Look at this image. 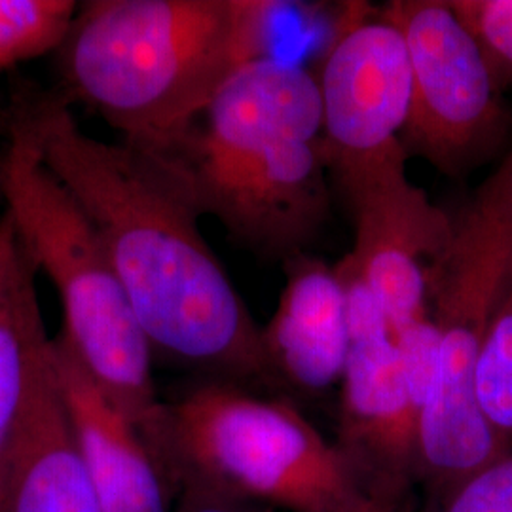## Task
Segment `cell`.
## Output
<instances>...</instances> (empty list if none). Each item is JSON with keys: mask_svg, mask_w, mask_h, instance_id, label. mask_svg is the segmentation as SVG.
Segmentation results:
<instances>
[{"mask_svg": "<svg viewBox=\"0 0 512 512\" xmlns=\"http://www.w3.org/2000/svg\"><path fill=\"white\" fill-rule=\"evenodd\" d=\"M272 0H92L57 50L59 93L124 143L169 154L222 86L266 57Z\"/></svg>", "mask_w": 512, "mask_h": 512, "instance_id": "cell-2", "label": "cell"}, {"mask_svg": "<svg viewBox=\"0 0 512 512\" xmlns=\"http://www.w3.org/2000/svg\"><path fill=\"white\" fill-rule=\"evenodd\" d=\"M0 512H103L55 378L52 355L4 461Z\"/></svg>", "mask_w": 512, "mask_h": 512, "instance_id": "cell-13", "label": "cell"}, {"mask_svg": "<svg viewBox=\"0 0 512 512\" xmlns=\"http://www.w3.org/2000/svg\"><path fill=\"white\" fill-rule=\"evenodd\" d=\"M484 55L501 92L512 88V0H448Z\"/></svg>", "mask_w": 512, "mask_h": 512, "instance_id": "cell-17", "label": "cell"}, {"mask_svg": "<svg viewBox=\"0 0 512 512\" xmlns=\"http://www.w3.org/2000/svg\"><path fill=\"white\" fill-rule=\"evenodd\" d=\"M285 262V287L262 329L272 380L306 395L340 387L349 353L344 293L334 266L300 253Z\"/></svg>", "mask_w": 512, "mask_h": 512, "instance_id": "cell-12", "label": "cell"}, {"mask_svg": "<svg viewBox=\"0 0 512 512\" xmlns=\"http://www.w3.org/2000/svg\"><path fill=\"white\" fill-rule=\"evenodd\" d=\"M156 456L177 486L289 512H344L366 486L338 444L291 404L205 382L162 404Z\"/></svg>", "mask_w": 512, "mask_h": 512, "instance_id": "cell-5", "label": "cell"}, {"mask_svg": "<svg viewBox=\"0 0 512 512\" xmlns=\"http://www.w3.org/2000/svg\"><path fill=\"white\" fill-rule=\"evenodd\" d=\"M38 270L10 215L0 217V478L19 421L48 365L50 344L37 293Z\"/></svg>", "mask_w": 512, "mask_h": 512, "instance_id": "cell-14", "label": "cell"}, {"mask_svg": "<svg viewBox=\"0 0 512 512\" xmlns=\"http://www.w3.org/2000/svg\"><path fill=\"white\" fill-rule=\"evenodd\" d=\"M171 512H274V509L200 484L183 482L177 486Z\"/></svg>", "mask_w": 512, "mask_h": 512, "instance_id": "cell-20", "label": "cell"}, {"mask_svg": "<svg viewBox=\"0 0 512 512\" xmlns=\"http://www.w3.org/2000/svg\"><path fill=\"white\" fill-rule=\"evenodd\" d=\"M334 272L338 275L344 293L349 344L378 338H393L384 306L378 294L374 293V289L366 281L353 256L349 253L344 256L334 266Z\"/></svg>", "mask_w": 512, "mask_h": 512, "instance_id": "cell-18", "label": "cell"}, {"mask_svg": "<svg viewBox=\"0 0 512 512\" xmlns=\"http://www.w3.org/2000/svg\"><path fill=\"white\" fill-rule=\"evenodd\" d=\"M366 488L404 495L420 476V414L393 338L349 344L340 382V439Z\"/></svg>", "mask_w": 512, "mask_h": 512, "instance_id": "cell-10", "label": "cell"}, {"mask_svg": "<svg viewBox=\"0 0 512 512\" xmlns=\"http://www.w3.org/2000/svg\"><path fill=\"white\" fill-rule=\"evenodd\" d=\"M404 38L412 101L408 156L461 177L484 164L509 131V112L484 55L448 0H393L380 12Z\"/></svg>", "mask_w": 512, "mask_h": 512, "instance_id": "cell-7", "label": "cell"}, {"mask_svg": "<svg viewBox=\"0 0 512 512\" xmlns=\"http://www.w3.org/2000/svg\"><path fill=\"white\" fill-rule=\"evenodd\" d=\"M0 124L33 143L92 220L154 355L213 382L274 384L262 329L203 238L205 215L179 165L95 139L59 93L29 82Z\"/></svg>", "mask_w": 512, "mask_h": 512, "instance_id": "cell-1", "label": "cell"}, {"mask_svg": "<svg viewBox=\"0 0 512 512\" xmlns=\"http://www.w3.org/2000/svg\"><path fill=\"white\" fill-rule=\"evenodd\" d=\"M50 355L103 512H171L175 488L135 423L93 384L61 336L52 338Z\"/></svg>", "mask_w": 512, "mask_h": 512, "instance_id": "cell-11", "label": "cell"}, {"mask_svg": "<svg viewBox=\"0 0 512 512\" xmlns=\"http://www.w3.org/2000/svg\"><path fill=\"white\" fill-rule=\"evenodd\" d=\"M406 160L389 158L338 183L355 222L349 255L378 294L391 336L431 315V287L456 238V219L408 181Z\"/></svg>", "mask_w": 512, "mask_h": 512, "instance_id": "cell-9", "label": "cell"}, {"mask_svg": "<svg viewBox=\"0 0 512 512\" xmlns=\"http://www.w3.org/2000/svg\"><path fill=\"white\" fill-rule=\"evenodd\" d=\"M0 196L38 272L59 294L61 340L156 456L164 401L154 353L95 226L19 129L0 124Z\"/></svg>", "mask_w": 512, "mask_h": 512, "instance_id": "cell-4", "label": "cell"}, {"mask_svg": "<svg viewBox=\"0 0 512 512\" xmlns=\"http://www.w3.org/2000/svg\"><path fill=\"white\" fill-rule=\"evenodd\" d=\"M512 258V222L484 184L456 219V238L431 287L439 359L420 420V476L442 503L505 456L476 399V363Z\"/></svg>", "mask_w": 512, "mask_h": 512, "instance_id": "cell-6", "label": "cell"}, {"mask_svg": "<svg viewBox=\"0 0 512 512\" xmlns=\"http://www.w3.org/2000/svg\"><path fill=\"white\" fill-rule=\"evenodd\" d=\"M403 497L382 488H366L365 494L344 512H399Z\"/></svg>", "mask_w": 512, "mask_h": 512, "instance_id": "cell-21", "label": "cell"}, {"mask_svg": "<svg viewBox=\"0 0 512 512\" xmlns=\"http://www.w3.org/2000/svg\"><path fill=\"white\" fill-rule=\"evenodd\" d=\"M78 8L73 0H0V74L57 52Z\"/></svg>", "mask_w": 512, "mask_h": 512, "instance_id": "cell-16", "label": "cell"}, {"mask_svg": "<svg viewBox=\"0 0 512 512\" xmlns=\"http://www.w3.org/2000/svg\"><path fill=\"white\" fill-rule=\"evenodd\" d=\"M165 156L203 215L258 255L306 253L329 220L321 95L296 63L266 55L241 67Z\"/></svg>", "mask_w": 512, "mask_h": 512, "instance_id": "cell-3", "label": "cell"}, {"mask_svg": "<svg viewBox=\"0 0 512 512\" xmlns=\"http://www.w3.org/2000/svg\"><path fill=\"white\" fill-rule=\"evenodd\" d=\"M330 173L342 183L406 154L412 73L401 31L355 8L330 44L317 78Z\"/></svg>", "mask_w": 512, "mask_h": 512, "instance_id": "cell-8", "label": "cell"}, {"mask_svg": "<svg viewBox=\"0 0 512 512\" xmlns=\"http://www.w3.org/2000/svg\"><path fill=\"white\" fill-rule=\"evenodd\" d=\"M495 200L505 209L512 222V150L507 160L499 167V171L486 183Z\"/></svg>", "mask_w": 512, "mask_h": 512, "instance_id": "cell-22", "label": "cell"}, {"mask_svg": "<svg viewBox=\"0 0 512 512\" xmlns=\"http://www.w3.org/2000/svg\"><path fill=\"white\" fill-rule=\"evenodd\" d=\"M439 512H512V454L469 476L440 503Z\"/></svg>", "mask_w": 512, "mask_h": 512, "instance_id": "cell-19", "label": "cell"}, {"mask_svg": "<svg viewBox=\"0 0 512 512\" xmlns=\"http://www.w3.org/2000/svg\"><path fill=\"white\" fill-rule=\"evenodd\" d=\"M476 399L505 454H512V258L476 363Z\"/></svg>", "mask_w": 512, "mask_h": 512, "instance_id": "cell-15", "label": "cell"}]
</instances>
